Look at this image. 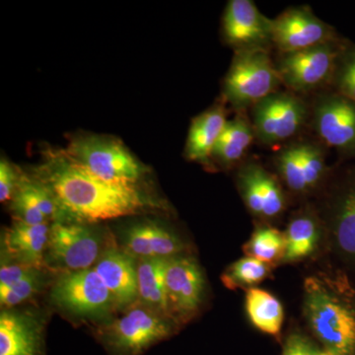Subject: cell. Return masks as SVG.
Listing matches in <instances>:
<instances>
[{"instance_id": "obj_5", "label": "cell", "mask_w": 355, "mask_h": 355, "mask_svg": "<svg viewBox=\"0 0 355 355\" xmlns=\"http://www.w3.org/2000/svg\"><path fill=\"white\" fill-rule=\"evenodd\" d=\"M280 83L266 49L239 50L226 76L224 94L236 109H246L275 93Z\"/></svg>"}, {"instance_id": "obj_22", "label": "cell", "mask_w": 355, "mask_h": 355, "mask_svg": "<svg viewBox=\"0 0 355 355\" xmlns=\"http://www.w3.org/2000/svg\"><path fill=\"white\" fill-rule=\"evenodd\" d=\"M168 259H141L137 263V272L141 304L170 319L165 279Z\"/></svg>"}, {"instance_id": "obj_29", "label": "cell", "mask_w": 355, "mask_h": 355, "mask_svg": "<svg viewBox=\"0 0 355 355\" xmlns=\"http://www.w3.org/2000/svg\"><path fill=\"white\" fill-rule=\"evenodd\" d=\"M37 270L39 268L18 263V261H9L7 257L2 254L1 266H0V288L12 286L15 282L24 279Z\"/></svg>"}, {"instance_id": "obj_20", "label": "cell", "mask_w": 355, "mask_h": 355, "mask_svg": "<svg viewBox=\"0 0 355 355\" xmlns=\"http://www.w3.org/2000/svg\"><path fill=\"white\" fill-rule=\"evenodd\" d=\"M330 233L336 253L355 268V175L343 184L334 200Z\"/></svg>"}, {"instance_id": "obj_3", "label": "cell", "mask_w": 355, "mask_h": 355, "mask_svg": "<svg viewBox=\"0 0 355 355\" xmlns=\"http://www.w3.org/2000/svg\"><path fill=\"white\" fill-rule=\"evenodd\" d=\"M62 153L76 164L106 181L137 184L146 172L127 147L112 137H76Z\"/></svg>"}, {"instance_id": "obj_30", "label": "cell", "mask_w": 355, "mask_h": 355, "mask_svg": "<svg viewBox=\"0 0 355 355\" xmlns=\"http://www.w3.org/2000/svg\"><path fill=\"white\" fill-rule=\"evenodd\" d=\"M21 179L22 177L17 170L6 159L2 158L0 162V202H6L13 198Z\"/></svg>"}, {"instance_id": "obj_13", "label": "cell", "mask_w": 355, "mask_h": 355, "mask_svg": "<svg viewBox=\"0 0 355 355\" xmlns=\"http://www.w3.org/2000/svg\"><path fill=\"white\" fill-rule=\"evenodd\" d=\"M277 170L284 183L295 193H307L323 179L326 163L323 150L313 144L287 147L277 159Z\"/></svg>"}, {"instance_id": "obj_7", "label": "cell", "mask_w": 355, "mask_h": 355, "mask_svg": "<svg viewBox=\"0 0 355 355\" xmlns=\"http://www.w3.org/2000/svg\"><path fill=\"white\" fill-rule=\"evenodd\" d=\"M51 298L60 309L78 317H99L116 307L111 292L93 268L60 273Z\"/></svg>"}, {"instance_id": "obj_9", "label": "cell", "mask_w": 355, "mask_h": 355, "mask_svg": "<svg viewBox=\"0 0 355 355\" xmlns=\"http://www.w3.org/2000/svg\"><path fill=\"white\" fill-rule=\"evenodd\" d=\"M254 135L266 144L293 137L305 123L307 109L295 96L273 93L254 106Z\"/></svg>"}, {"instance_id": "obj_6", "label": "cell", "mask_w": 355, "mask_h": 355, "mask_svg": "<svg viewBox=\"0 0 355 355\" xmlns=\"http://www.w3.org/2000/svg\"><path fill=\"white\" fill-rule=\"evenodd\" d=\"M101 240L88 226L76 222H55L44 261L60 273L93 268L101 254Z\"/></svg>"}, {"instance_id": "obj_16", "label": "cell", "mask_w": 355, "mask_h": 355, "mask_svg": "<svg viewBox=\"0 0 355 355\" xmlns=\"http://www.w3.org/2000/svg\"><path fill=\"white\" fill-rule=\"evenodd\" d=\"M238 184L252 214L261 218H275L286 207L279 182L261 165L248 164L238 175Z\"/></svg>"}, {"instance_id": "obj_32", "label": "cell", "mask_w": 355, "mask_h": 355, "mask_svg": "<svg viewBox=\"0 0 355 355\" xmlns=\"http://www.w3.org/2000/svg\"><path fill=\"white\" fill-rule=\"evenodd\" d=\"M282 355H323L312 343L300 334H293L287 338Z\"/></svg>"}, {"instance_id": "obj_14", "label": "cell", "mask_w": 355, "mask_h": 355, "mask_svg": "<svg viewBox=\"0 0 355 355\" xmlns=\"http://www.w3.org/2000/svg\"><path fill=\"white\" fill-rule=\"evenodd\" d=\"M137 266L135 258L125 250L111 245L93 266L111 292L116 307L128 309L139 299Z\"/></svg>"}, {"instance_id": "obj_24", "label": "cell", "mask_w": 355, "mask_h": 355, "mask_svg": "<svg viewBox=\"0 0 355 355\" xmlns=\"http://www.w3.org/2000/svg\"><path fill=\"white\" fill-rule=\"evenodd\" d=\"M246 311L251 323L268 335L277 336L284 324V307L279 299L263 289H248Z\"/></svg>"}, {"instance_id": "obj_18", "label": "cell", "mask_w": 355, "mask_h": 355, "mask_svg": "<svg viewBox=\"0 0 355 355\" xmlns=\"http://www.w3.org/2000/svg\"><path fill=\"white\" fill-rule=\"evenodd\" d=\"M183 242L169 229L154 222L135 224L123 238V250L133 258H172L184 251Z\"/></svg>"}, {"instance_id": "obj_8", "label": "cell", "mask_w": 355, "mask_h": 355, "mask_svg": "<svg viewBox=\"0 0 355 355\" xmlns=\"http://www.w3.org/2000/svg\"><path fill=\"white\" fill-rule=\"evenodd\" d=\"M165 279L170 319L189 321L202 305L205 286L202 268L191 257H172L168 259Z\"/></svg>"}, {"instance_id": "obj_28", "label": "cell", "mask_w": 355, "mask_h": 355, "mask_svg": "<svg viewBox=\"0 0 355 355\" xmlns=\"http://www.w3.org/2000/svg\"><path fill=\"white\" fill-rule=\"evenodd\" d=\"M42 282L41 270H37L12 286L0 288L1 307L8 310L33 297L41 288Z\"/></svg>"}, {"instance_id": "obj_21", "label": "cell", "mask_w": 355, "mask_h": 355, "mask_svg": "<svg viewBox=\"0 0 355 355\" xmlns=\"http://www.w3.org/2000/svg\"><path fill=\"white\" fill-rule=\"evenodd\" d=\"M226 123L225 112L220 106L214 107L197 116L191 123L189 132L187 158L200 164L209 165L210 157L214 155V148Z\"/></svg>"}, {"instance_id": "obj_10", "label": "cell", "mask_w": 355, "mask_h": 355, "mask_svg": "<svg viewBox=\"0 0 355 355\" xmlns=\"http://www.w3.org/2000/svg\"><path fill=\"white\" fill-rule=\"evenodd\" d=\"M338 51L329 43L306 50L284 53L279 67L282 83L296 91L318 87L331 76Z\"/></svg>"}, {"instance_id": "obj_23", "label": "cell", "mask_w": 355, "mask_h": 355, "mask_svg": "<svg viewBox=\"0 0 355 355\" xmlns=\"http://www.w3.org/2000/svg\"><path fill=\"white\" fill-rule=\"evenodd\" d=\"M286 236L284 261L294 263L309 258L317 250L321 230L316 217L303 214L294 217L288 224Z\"/></svg>"}, {"instance_id": "obj_26", "label": "cell", "mask_w": 355, "mask_h": 355, "mask_svg": "<svg viewBox=\"0 0 355 355\" xmlns=\"http://www.w3.org/2000/svg\"><path fill=\"white\" fill-rule=\"evenodd\" d=\"M248 257L273 265L284 260L286 253V236L277 229L263 227L257 229L244 246Z\"/></svg>"}, {"instance_id": "obj_17", "label": "cell", "mask_w": 355, "mask_h": 355, "mask_svg": "<svg viewBox=\"0 0 355 355\" xmlns=\"http://www.w3.org/2000/svg\"><path fill=\"white\" fill-rule=\"evenodd\" d=\"M0 355H46L42 324L25 313L2 311Z\"/></svg>"}, {"instance_id": "obj_11", "label": "cell", "mask_w": 355, "mask_h": 355, "mask_svg": "<svg viewBox=\"0 0 355 355\" xmlns=\"http://www.w3.org/2000/svg\"><path fill=\"white\" fill-rule=\"evenodd\" d=\"M331 28L305 8L291 9L272 20V42L284 53L329 43Z\"/></svg>"}, {"instance_id": "obj_19", "label": "cell", "mask_w": 355, "mask_h": 355, "mask_svg": "<svg viewBox=\"0 0 355 355\" xmlns=\"http://www.w3.org/2000/svg\"><path fill=\"white\" fill-rule=\"evenodd\" d=\"M49 224L31 225L16 219L4 234V256L10 260L42 270L50 238Z\"/></svg>"}, {"instance_id": "obj_12", "label": "cell", "mask_w": 355, "mask_h": 355, "mask_svg": "<svg viewBox=\"0 0 355 355\" xmlns=\"http://www.w3.org/2000/svg\"><path fill=\"white\" fill-rule=\"evenodd\" d=\"M223 30L228 43L239 50L265 49L272 41V20L251 0H231L224 14Z\"/></svg>"}, {"instance_id": "obj_27", "label": "cell", "mask_w": 355, "mask_h": 355, "mask_svg": "<svg viewBox=\"0 0 355 355\" xmlns=\"http://www.w3.org/2000/svg\"><path fill=\"white\" fill-rule=\"evenodd\" d=\"M270 266L252 257H245L236 261L222 275L221 280L229 289L254 288L268 277Z\"/></svg>"}, {"instance_id": "obj_25", "label": "cell", "mask_w": 355, "mask_h": 355, "mask_svg": "<svg viewBox=\"0 0 355 355\" xmlns=\"http://www.w3.org/2000/svg\"><path fill=\"white\" fill-rule=\"evenodd\" d=\"M254 137V128L244 116L227 121L212 156L222 165H233L244 156Z\"/></svg>"}, {"instance_id": "obj_31", "label": "cell", "mask_w": 355, "mask_h": 355, "mask_svg": "<svg viewBox=\"0 0 355 355\" xmlns=\"http://www.w3.org/2000/svg\"><path fill=\"white\" fill-rule=\"evenodd\" d=\"M338 86L343 97L355 103V53L345 58L338 76Z\"/></svg>"}, {"instance_id": "obj_1", "label": "cell", "mask_w": 355, "mask_h": 355, "mask_svg": "<svg viewBox=\"0 0 355 355\" xmlns=\"http://www.w3.org/2000/svg\"><path fill=\"white\" fill-rule=\"evenodd\" d=\"M39 181L50 190L60 214L78 223L109 220L139 214L151 205L137 184L110 182L95 176L64 153H51Z\"/></svg>"}, {"instance_id": "obj_2", "label": "cell", "mask_w": 355, "mask_h": 355, "mask_svg": "<svg viewBox=\"0 0 355 355\" xmlns=\"http://www.w3.org/2000/svg\"><path fill=\"white\" fill-rule=\"evenodd\" d=\"M303 312L311 330L333 355H355V288L343 273L305 279Z\"/></svg>"}, {"instance_id": "obj_4", "label": "cell", "mask_w": 355, "mask_h": 355, "mask_svg": "<svg viewBox=\"0 0 355 355\" xmlns=\"http://www.w3.org/2000/svg\"><path fill=\"white\" fill-rule=\"evenodd\" d=\"M171 321L146 306H135L103 327L99 338L111 355H141L172 335Z\"/></svg>"}, {"instance_id": "obj_15", "label": "cell", "mask_w": 355, "mask_h": 355, "mask_svg": "<svg viewBox=\"0 0 355 355\" xmlns=\"http://www.w3.org/2000/svg\"><path fill=\"white\" fill-rule=\"evenodd\" d=\"M315 127L328 146L355 149V103L340 96L320 100L315 110Z\"/></svg>"}, {"instance_id": "obj_33", "label": "cell", "mask_w": 355, "mask_h": 355, "mask_svg": "<svg viewBox=\"0 0 355 355\" xmlns=\"http://www.w3.org/2000/svg\"><path fill=\"white\" fill-rule=\"evenodd\" d=\"M323 355H333L331 354L330 352H327V350H323Z\"/></svg>"}]
</instances>
